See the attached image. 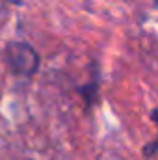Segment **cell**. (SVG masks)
Listing matches in <instances>:
<instances>
[{
    "mask_svg": "<svg viewBox=\"0 0 158 160\" xmlns=\"http://www.w3.org/2000/svg\"><path fill=\"white\" fill-rule=\"evenodd\" d=\"M4 62L11 75L32 78L41 65L39 52L24 41H9L4 47Z\"/></svg>",
    "mask_w": 158,
    "mask_h": 160,
    "instance_id": "1",
    "label": "cell"
},
{
    "mask_svg": "<svg viewBox=\"0 0 158 160\" xmlns=\"http://www.w3.org/2000/svg\"><path fill=\"white\" fill-rule=\"evenodd\" d=\"M77 93L80 95L86 110H91L93 106L99 104V95H101V67L97 60L89 63V80L80 84L77 88Z\"/></svg>",
    "mask_w": 158,
    "mask_h": 160,
    "instance_id": "2",
    "label": "cell"
},
{
    "mask_svg": "<svg viewBox=\"0 0 158 160\" xmlns=\"http://www.w3.org/2000/svg\"><path fill=\"white\" fill-rule=\"evenodd\" d=\"M156 153H158V142L156 140H151V142L145 143L143 149H141V155H143L145 158H155Z\"/></svg>",
    "mask_w": 158,
    "mask_h": 160,
    "instance_id": "3",
    "label": "cell"
},
{
    "mask_svg": "<svg viewBox=\"0 0 158 160\" xmlns=\"http://www.w3.org/2000/svg\"><path fill=\"white\" fill-rule=\"evenodd\" d=\"M151 121H153V123L158 121V108H153V110H151Z\"/></svg>",
    "mask_w": 158,
    "mask_h": 160,
    "instance_id": "4",
    "label": "cell"
},
{
    "mask_svg": "<svg viewBox=\"0 0 158 160\" xmlns=\"http://www.w3.org/2000/svg\"><path fill=\"white\" fill-rule=\"evenodd\" d=\"M4 2L13 4V6H22V4H24V0H4Z\"/></svg>",
    "mask_w": 158,
    "mask_h": 160,
    "instance_id": "5",
    "label": "cell"
}]
</instances>
